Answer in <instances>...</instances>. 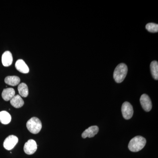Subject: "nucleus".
<instances>
[{
	"instance_id": "f257e3e1",
	"label": "nucleus",
	"mask_w": 158,
	"mask_h": 158,
	"mask_svg": "<svg viewBox=\"0 0 158 158\" xmlns=\"http://www.w3.org/2000/svg\"><path fill=\"white\" fill-rule=\"evenodd\" d=\"M146 143L145 138L141 136L134 137L130 141L128 148L132 152H138L144 148Z\"/></svg>"
},
{
	"instance_id": "f03ea898",
	"label": "nucleus",
	"mask_w": 158,
	"mask_h": 158,
	"mask_svg": "<svg viewBox=\"0 0 158 158\" xmlns=\"http://www.w3.org/2000/svg\"><path fill=\"white\" fill-rule=\"evenodd\" d=\"M127 66L124 63L118 64L114 71L113 78L115 81L117 83H120L124 81L127 73Z\"/></svg>"
},
{
	"instance_id": "7ed1b4c3",
	"label": "nucleus",
	"mask_w": 158,
	"mask_h": 158,
	"mask_svg": "<svg viewBox=\"0 0 158 158\" xmlns=\"http://www.w3.org/2000/svg\"><path fill=\"white\" fill-rule=\"evenodd\" d=\"M27 127L29 131L33 134H37L42 128V123L39 118L32 117L27 123Z\"/></svg>"
},
{
	"instance_id": "20e7f679",
	"label": "nucleus",
	"mask_w": 158,
	"mask_h": 158,
	"mask_svg": "<svg viewBox=\"0 0 158 158\" xmlns=\"http://www.w3.org/2000/svg\"><path fill=\"white\" fill-rule=\"evenodd\" d=\"M122 113L123 118L126 119L131 118L134 113V110L132 105L127 102H125L122 106Z\"/></svg>"
},
{
	"instance_id": "39448f33",
	"label": "nucleus",
	"mask_w": 158,
	"mask_h": 158,
	"mask_svg": "<svg viewBox=\"0 0 158 158\" xmlns=\"http://www.w3.org/2000/svg\"><path fill=\"white\" fill-rule=\"evenodd\" d=\"M18 138L15 136H9L5 139L3 143L4 148L8 150L13 149L18 142Z\"/></svg>"
},
{
	"instance_id": "423d86ee",
	"label": "nucleus",
	"mask_w": 158,
	"mask_h": 158,
	"mask_svg": "<svg viewBox=\"0 0 158 158\" xmlns=\"http://www.w3.org/2000/svg\"><path fill=\"white\" fill-rule=\"evenodd\" d=\"M37 150V144L33 139H30L26 142L24 146V151L27 154L31 155L36 152Z\"/></svg>"
},
{
	"instance_id": "0eeeda50",
	"label": "nucleus",
	"mask_w": 158,
	"mask_h": 158,
	"mask_svg": "<svg viewBox=\"0 0 158 158\" xmlns=\"http://www.w3.org/2000/svg\"><path fill=\"white\" fill-rule=\"evenodd\" d=\"M141 102L142 108L146 112H149L152 108V103L149 97L146 94H143L140 98Z\"/></svg>"
},
{
	"instance_id": "6e6552de",
	"label": "nucleus",
	"mask_w": 158,
	"mask_h": 158,
	"mask_svg": "<svg viewBox=\"0 0 158 158\" xmlns=\"http://www.w3.org/2000/svg\"><path fill=\"white\" fill-rule=\"evenodd\" d=\"M99 128L97 126H92L84 131L82 133V137L83 138H92L98 132Z\"/></svg>"
},
{
	"instance_id": "1a4fd4ad",
	"label": "nucleus",
	"mask_w": 158,
	"mask_h": 158,
	"mask_svg": "<svg viewBox=\"0 0 158 158\" xmlns=\"http://www.w3.org/2000/svg\"><path fill=\"white\" fill-rule=\"evenodd\" d=\"M2 63L3 65L6 67L10 66L13 62V57L12 54L9 51H6L2 56Z\"/></svg>"
},
{
	"instance_id": "9d476101",
	"label": "nucleus",
	"mask_w": 158,
	"mask_h": 158,
	"mask_svg": "<svg viewBox=\"0 0 158 158\" xmlns=\"http://www.w3.org/2000/svg\"><path fill=\"white\" fill-rule=\"evenodd\" d=\"M15 67L17 70L23 73H28L30 71L28 66L22 59H19L16 61Z\"/></svg>"
},
{
	"instance_id": "9b49d317",
	"label": "nucleus",
	"mask_w": 158,
	"mask_h": 158,
	"mask_svg": "<svg viewBox=\"0 0 158 158\" xmlns=\"http://www.w3.org/2000/svg\"><path fill=\"white\" fill-rule=\"evenodd\" d=\"M15 90L13 88H6L3 90L2 94V97L6 101H9L15 96Z\"/></svg>"
},
{
	"instance_id": "f8f14e48",
	"label": "nucleus",
	"mask_w": 158,
	"mask_h": 158,
	"mask_svg": "<svg viewBox=\"0 0 158 158\" xmlns=\"http://www.w3.org/2000/svg\"><path fill=\"white\" fill-rule=\"evenodd\" d=\"M10 103L15 108H20L23 106L24 102L21 97L19 95H16L10 100Z\"/></svg>"
},
{
	"instance_id": "ddd939ff",
	"label": "nucleus",
	"mask_w": 158,
	"mask_h": 158,
	"mask_svg": "<svg viewBox=\"0 0 158 158\" xmlns=\"http://www.w3.org/2000/svg\"><path fill=\"white\" fill-rule=\"evenodd\" d=\"M5 82L7 85L10 86H15L19 85L20 79L18 77L15 76H8L5 78Z\"/></svg>"
},
{
	"instance_id": "4468645a",
	"label": "nucleus",
	"mask_w": 158,
	"mask_h": 158,
	"mask_svg": "<svg viewBox=\"0 0 158 158\" xmlns=\"http://www.w3.org/2000/svg\"><path fill=\"white\" fill-rule=\"evenodd\" d=\"M11 115L8 112L6 111L0 112V122L3 124H8L11 121Z\"/></svg>"
},
{
	"instance_id": "2eb2a0df",
	"label": "nucleus",
	"mask_w": 158,
	"mask_h": 158,
	"mask_svg": "<svg viewBox=\"0 0 158 158\" xmlns=\"http://www.w3.org/2000/svg\"><path fill=\"white\" fill-rule=\"evenodd\" d=\"M18 90L21 96L25 98L28 95V88L25 83H22L19 84L18 87Z\"/></svg>"
},
{
	"instance_id": "dca6fc26",
	"label": "nucleus",
	"mask_w": 158,
	"mask_h": 158,
	"mask_svg": "<svg viewBox=\"0 0 158 158\" xmlns=\"http://www.w3.org/2000/svg\"><path fill=\"white\" fill-rule=\"evenodd\" d=\"M150 69L151 73L153 78L156 80L158 79V62L154 61L151 63Z\"/></svg>"
},
{
	"instance_id": "f3484780",
	"label": "nucleus",
	"mask_w": 158,
	"mask_h": 158,
	"mask_svg": "<svg viewBox=\"0 0 158 158\" xmlns=\"http://www.w3.org/2000/svg\"><path fill=\"white\" fill-rule=\"evenodd\" d=\"M147 31L151 33H157L158 32V25L154 23H149L145 26Z\"/></svg>"
}]
</instances>
